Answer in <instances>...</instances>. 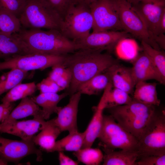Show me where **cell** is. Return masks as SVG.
<instances>
[{"label": "cell", "mask_w": 165, "mask_h": 165, "mask_svg": "<svg viewBox=\"0 0 165 165\" xmlns=\"http://www.w3.org/2000/svg\"><path fill=\"white\" fill-rule=\"evenodd\" d=\"M157 83L146 81L137 83L135 86L133 98L143 104L159 106L160 101L158 98L156 90Z\"/></svg>", "instance_id": "603a6c76"}, {"label": "cell", "mask_w": 165, "mask_h": 165, "mask_svg": "<svg viewBox=\"0 0 165 165\" xmlns=\"http://www.w3.org/2000/svg\"><path fill=\"white\" fill-rule=\"evenodd\" d=\"M165 33V11L163 13L159 21L156 35Z\"/></svg>", "instance_id": "b9f144b4"}, {"label": "cell", "mask_w": 165, "mask_h": 165, "mask_svg": "<svg viewBox=\"0 0 165 165\" xmlns=\"http://www.w3.org/2000/svg\"><path fill=\"white\" fill-rule=\"evenodd\" d=\"M84 139V132L78 131L69 133L66 136L56 141L51 152L77 151L82 148Z\"/></svg>", "instance_id": "484cf974"}, {"label": "cell", "mask_w": 165, "mask_h": 165, "mask_svg": "<svg viewBox=\"0 0 165 165\" xmlns=\"http://www.w3.org/2000/svg\"><path fill=\"white\" fill-rule=\"evenodd\" d=\"M66 55L33 53L20 55L6 61H0V71L12 68L28 72L43 70L57 64H63Z\"/></svg>", "instance_id": "9c48e42d"}, {"label": "cell", "mask_w": 165, "mask_h": 165, "mask_svg": "<svg viewBox=\"0 0 165 165\" xmlns=\"http://www.w3.org/2000/svg\"><path fill=\"white\" fill-rule=\"evenodd\" d=\"M72 79L71 72L68 68H66L63 74L55 82L63 90L69 87Z\"/></svg>", "instance_id": "8d00e7d4"}, {"label": "cell", "mask_w": 165, "mask_h": 165, "mask_svg": "<svg viewBox=\"0 0 165 165\" xmlns=\"http://www.w3.org/2000/svg\"><path fill=\"white\" fill-rule=\"evenodd\" d=\"M30 116L34 117H42V110L30 98L25 97L14 108L8 117L2 123H6L24 118Z\"/></svg>", "instance_id": "44dd1931"}, {"label": "cell", "mask_w": 165, "mask_h": 165, "mask_svg": "<svg viewBox=\"0 0 165 165\" xmlns=\"http://www.w3.org/2000/svg\"><path fill=\"white\" fill-rule=\"evenodd\" d=\"M132 72L136 84L140 82L154 79L165 84L159 71L147 55L143 51L131 61Z\"/></svg>", "instance_id": "2e32d148"}, {"label": "cell", "mask_w": 165, "mask_h": 165, "mask_svg": "<svg viewBox=\"0 0 165 165\" xmlns=\"http://www.w3.org/2000/svg\"><path fill=\"white\" fill-rule=\"evenodd\" d=\"M68 95V94L66 92L60 94L55 93H41L30 98L42 107L43 116L45 120L48 119L52 114L56 113L58 104Z\"/></svg>", "instance_id": "7402d4cb"}, {"label": "cell", "mask_w": 165, "mask_h": 165, "mask_svg": "<svg viewBox=\"0 0 165 165\" xmlns=\"http://www.w3.org/2000/svg\"><path fill=\"white\" fill-rule=\"evenodd\" d=\"M40 130L39 133L33 137L32 141L35 145L39 146L46 152H51L57 138L62 131L53 119L44 121Z\"/></svg>", "instance_id": "d6986e66"}, {"label": "cell", "mask_w": 165, "mask_h": 165, "mask_svg": "<svg viewBox=\"0 0 165 165\" xmlns=\"http://www.w3.org/2000/svg\"><path fill=\"white\" fill-rule=\"evenodd\" d=\"M28 54L30 53L27 49L13 34L8 36L0 34V60Z\"/></svg>", "instance_id": "ffe728a7"}, {"label": "cell", "mask_w": 165, "mask_h": 165, "mask_svg": "<svg viewBox=\"0 0 165 165\" xmlns=\"http://www.w3.org/2000/svg\"><path fill=\"white\" fill-rule=\"evenodd\" d=\"M131 5L150 33L153 37L156 35L159 21L165 11V0H143Z\"/></svg>", "instance_id": "4fadbf2b"}, {"label": "cell", "mask_w": 165, "mask_h": 165, "mask_svg": "<svg viewBox=\"0 0 165 165\" xmlns=\"http://www.w3.org/2000/svg\"><path fill=\"white\" fill-rule=\"evenodd\" d=\"M93 25L90 5L77 0L67 9L62 18L59 31L74 42L85 38Z\"/></svg>", "instance_id": "277c9868"}, {"label": "cell", "mask_w": 165, "mask_h": 165, "mask_svg": "<svg viewBox=\"0 0 165 165\" xmlns=\"http://www.w3.org/2000/svg\"><path fill=\"white\" fill-rule=\"evenodd\" d=\"M103 150L105 152L103 165H137V161L140 157L138 151Z\"/></svg>", "instance_id": "cb8c5ba5"}, {"label": "cell", "mask_w": 165, "mask_h": 165, "mask_svg": "<svg viewBox=\"0 0 165 165\" xmlns=\"http://www.w3.org/2000/svg\"><path fill=\"white\" fill-rule=\"evenodd\" d=\"M98 138L103 149L138 151L139 141L119 124L110 115H104Z\"/></svg>", "instance_id": "8992f818"}, {"label": "cell", "mask_w": 165, "mask_h": 165, "mask_svg": "<svg viewBox=\"0 0 165 165\" xmlns=\"http://www.w3.org/2000/svg\"><path fill=\"white\" fill-rule=\"evenodd\" d=\"M26 47L30 53H39L64 55L76 50L75 42L57 29L22 28L13 34Z\"/></svg>", "instance_id": "7a4b0ae2"}, {"label": "cell", "mask_w": 165, "mask_h": 165, "mask_svg": "<svg viewBox=\"0 0 165 165\" xmlns=\"http://www.w3.org/2000/svg\"><path fill=\"white\" fill-rule=\"evenodd\" d=\"M90 7L93 19V32L123 30L113 0H98Z\"/></svg>", "instance_id": "30bf717a"}, {"label": "cell", "mask_w": 165, "mask_h": 165, "mask_svg": "<svg viewBox=\"0 0 165 165\" xmlns=\"http://www.w3.org/2000/svg\"><path fill=\"white\" fill-rule=\"evenodd\" d=\"M113 87L123 90L133 95L136 83L131 68L116 64L108 69Z\"/></svg>", "instance_id": "ac0fdd59"}, {"label": "cell", "mask_w": 165, "mask_h": 165, "mask_svg": "<svg viewBox=\"0 0 165 165\" xmlns=\"http://www.w3.org/2000/svg\"><path fill=\"white\" fill-rule=\"evenodd\" d=\"M58 152V160L61 165H77L78 163L66 155L63 152Z\"/></svg>", "instance_id": "ab89813d"}, {"label": "cell", "mask_w": 165, "mask_h": 165, "mask_svg": "<svg viewBox=\"0 0 165 165\" xmlns=\"http://www.w3.org/2000/svg\"><path fill=\"white\" fill-rule=\"evenodd\" d=\"M84 2L90 5L98 0H83Z\"/></svg>", "instance_id": "7bdbcfd3"}, {"label": "cell", "mask_w": 165, "mask_h": 165, "mask_svg": "<svg viewBox=\"0 0 165 165\" xmlns=\"http://www.w3.org/2000/svg\"><path fill=\"white\" fill-rule=\"evenodd\" d=\"M37 90L41 93H55L62 90L57 84L49 76L36 84Z\"/></svg>", "instance_id": "836d02e7"}, {"label": "cell", "mask_w": 165, "mask_h": 165, "mask_svg": "<svg viewBox=\"0 0 165 165\" xmlns=\"http://www.w3.org/2000/svg\"><path fill=\"white\" fill-rule=\"evenodd\" d=\"M131 5L136 3L143 0H127Z\"/></svg>", "instance_id": "ee69618b"}, {"label": "cell", "mask_w": 165, "mask_h": 165, "mask_svg": "<svg viewBox=\"0 0 165 165\" xmlns=\"http://www.w3.org/2000/svg\"><path fill=\"white\" fill-rule=\"evenodd\" d=\"M90 50H79L66 55L63 63L70 70L72 79L67 92L72 95L79 87L94 76L118 63L109 53Z\"/></svg>", "instance_id": "6da1fadb"}, {"label": "cell", "mask_w": 165, "mask_h": 165, "mask_svg": "<svg viewBox=\"0 0 165 165\" xmlns=\"http://www.w3.org/2000/svg\"><path fill=\"white\" fill-rule=\"evenodd\" d=\"M81 94L79 92L75 93L70 96L66 105L58 107L56 113L57 116L53 119L62 132L66 131L71 133L78 131L77 115Z\"/></svg>", "instance_id": "5bb4252c"}, {"label": "cell", "mask_w": 165, "mask_h": 165, "mask_svg": "<svg viewBox=\"0 0 165 165\" xmlns=\"http://www.w3.org/2000/svg\"><path fill=\"white\" fill-rule=\"evenodd\" d=\"M28 75V72L16 68L10 69L0 76V96L8 92Z\"/></svg>", "instance_id": "4316f807"}, {"label": "cell", "mask_w": 165, "mask_h": 165, "mask_svg": "<svg viewBox=\"0 0 165 165\" xmlns=\"http://www.w3.org/2000/svg\"><path fill=\"white\" fill-rule=\"evenodd\" d=\"M155 106L143 104L133 99L128 104L107 109L115 120L139 141L157 113Z\"/></svg>", "instance_id": "3957f363"}, {"label": "cell", "mask_w": 165, "mask_h": 165, "mask_svg": "<svg viewBox=\"0 0 165 165\" xmlns=\"http://www.w3.org/2000/svg\"><path fill=\"white\" fill-rule=\"evenodd\" d=\"M73 154L79 161L86 165H98L103 161L104 155L99 148H82Z\"/></svg>", "instance_id": "f546056e"}, {"label": "cell", "mask_w": 165, "mask_h": 165, "mask_svg": "<svg viewBox=\"0 0 165 165\" xmlns=\"http://www.w3.org/2000/svg\"><path fill=\"white\" fill-rule=\"evenodd\" d=\"M130 94L119 89L114 87L109 91L106 108L128 104L133 100Z\"/></svg>", "instance_id": "1f68e13d"}, {"label": "cell", "mask_w": 165, "mask_h": 165, "mask_svg": "<svg viewBox=\"0 0 165 165\" xmlns=\"http://www.w3.org/2000/svg\"><path fill=\"white\" fill-rule=\"evenodd\" d=\"M43 118L34 117L32 119L13 121L0 124V133H6L20 138L21 140L32 141L35 134L41 130Z\"/></svg>", "instance_id": "9a60e30c"}, {"label": "cell", "mask_w": 165, "mask_h": 165, "mask_svg": "<svg viewBox=\"0 0 165 165\" xmlns=\"http://www.w3.org/2000/svg\"><path fill=\"white\" fill-rule=\"evenodd\" d=\"M19 19L22 28L60 30L62 19L45 0H26Z\"/></svg>", "instance_id": "5b68a950"}, {"label": "cell", "mask_w": 165, "mask_h": 165, "mask_svg": "<svg viewBox=\"0 0 165 165\" xmlns=\"http://www.w3.org/2000/svg\"><path fill=\"white\" fill-rule=\"evenodd\" d=\"M62 18L69 7L77 0H45Z\"/></svg>", "instance_id": "e575fe53"}, {"label": "cell", "mask_w": 165, "mask_h": 165, "mask_svg": "<svg viewBox=\"0 0 165 165\" xmlns=\"http://www.w3.org/2000/svg\"><path fill=\"white\" fill-rule=\"evenodd\" d=\"M107 69L81 84L77 92L81 94L91 95L97 94L104 90L108 84L112 83Z\"/></svg>", "instance_id": "d4e9b609"}, {"label": "cell", "mask_w": 165, "mask_h": 165, "mask_svg": "<svg viewBox=\"0 0 165 165\" xmlns=\"http://www.w3.org/2000/svg\"><path fill=\"white\" fill-rule=\"evenodd\" d=\"M8 162L0 158V165H7Z\"/></svg>", "instance_id": "f6af8a7d"}, {"label": "cell", "mask_w": 165, "mask_h": 165, "mask_svg": "<svg viewBox=\"0 0 165 165\" xmlns=\"http://www.w3.org/2000/svg\"><path fill=\"white\" fill-rule=\"evenodd\" d=\"M127 31L109 30L93 32L84 38L75 42L76 50H90L112 51L122 40L129 37Z\"/></svg>", "instance_id": "8fae6325"}, {"label": "cell", "mask_w": 165, "mask_h": 165, "mask_svg": "<svg viewBox=\"0 0 165 165\" xmlns=\"http://www.w3.org/2000/svg\"><path fill=\"white\" fill-rule=\"evenodd\" d=\"M114 5L123 30L143 41L157 50L160 49L152 36L127 0H113Z\"/></svg>", "instance_id": "52a82bcc"}, {"label": "cell", "mask_w": 165, "mask_h": 165, "mask_svg": "<svg viewBox=\"0 0 165 165\" xmlns=\"http://www.w3.org/2000/svg\"><path fill=\"white\" fill-rule=\"evenodd\" d=\"M15 106L14 102H2L0 104V124L8 117Z\"/></svg>", "instance_id": "74e56055"}, {"label": "cell", "mask_w": 165, "mask_h": 165, "mask_svg": "<svg viewBox=\"0 0 165 165\" xmlns=\"http://www.w3.org/2000/svg\"><path fill=\"white\" fill-rule=\"evenodd\" d=\"M37 90L34 82L20 83L6 93L2 99V102L13 103L33 94Z\"/></svg>", "instance_id": "83f0119b"}, {"label": "cell", "mask_w": 165, "mask_h": 165, "mask_svg": "<svg viewBox=\"0 0 165 165\" xmlns=\"http://www.w3.org/2000/svg\"><path fill=\"white\" fill-rule=\"evenodd\" d=\"M138 152L140 157L165 154L164 111L156 113L146 133L139 141Z\"/></svg>", "instance_id": "ba28073f"}, {"label": "cell", "mask_w": 165, "mask_h": 165, "mask_svg": "<svg viewBox=\"0 0 165 165\" xmlns=\"http://www.w3.org/2000/svg\"><path fill=\"white\" fill-rule=\"evenodd\" d=\"M153 39L160 49L163 50L165 48V35L164 34H160L153 36Z\"/></svg>", "instance_id": "60d3db41"}, {"label": "cell", "mask_w": 165, "mask_h": 165, "mask_svg": "<svg viewBox=\"0 0 165 165\" xmlns=\"http://www.w3.org/2000/svg\"><path fill=\"white\" fill-rule=\"evenodd\" d=\"M31 154L37 161L42 160V153L32 141L13 140L0 136V158L7 162L18 163L23 158Z\"/></svg>", "instance_id": "7c38bea8"}, {"label": "cell", "mask_w": 165, "mask_h": 165, "mask_svg": "<svg viewBox=\"0 0 165 165\" xmlns=\"http://www.w3.org/2000/svg\"><path fill=\"white\" fill-rule=\"evenodd\" d=\"M165 154L162 156L150 155L141 157L137 165H165Z\"/></svg>", "instance_id": "d590c367"}, {"label": "cell", "mask_w": 165, "mask_h": 165, "mask_svg": "<svg viewBox=\"0 0 165 165\" xmlns=\"http://www.w3.org/2000/svg\"><path fill=\"white\" fill-rule=\"evenodd\" d=\"M22 28L19 19L9 12L0 9V34L11 36Z\"/></svg>", "instance_id": "f1b7e54d"}, {"label": "cell", "mask_w": 165, "mask_h": 165, "mask_svg": "<svg viewBox=\"0 0 165 165\" xmlns=\"http://www.w3.org/2000/svg\"><path fill=\"white\" fill-rule=\"evenodd\" d=\"M112 87V84L110 83L104 90L103 95L95 108L92 117L84 132L85 139L82 148L91 147L96 139L98 138L102 126L103 112L106 108L108 94Z\"/></svg>", "instance_id": "e0dca14e"}, {"label": "cell", "mask_w": 165, "mask_h": 165, "mask_svg": "<svg viewBox=\"0 0 165 165\" xmlns=\"http://www.w3.org/2000/svg\"><path fill=\"white\" fill-rule=\"evenodd\" d=\"M143 52L149 57L165 81V53L163 51L152 47L145 42L141 41Z\"/></svg>", "instance_id": "4dcf8cb0"}, {"label": "cell", "mask_w": 165, "mask_h": 165, "mask_svg": "<svg viewBox=\"0 0 165 165\" xmlns=\"http://www.w3.org/2000/svg\"><path fill=\"white\" fill-rule=\"evenodd\" d=\"M26 0H0V9L14 14L19 18Z\"/></svg>", "instance_id": "d6a6232c"}, {"label": "cell", "mask_w": 165, "mask_h": 165, "mask_svg": "<svg viewBox=\"0 0 165 165\" xmlns=\"http://www.w3.org/2000/svg\"><path fill=\"white\" fill-rule=\"evenodd\" d=\"M52 68L48 76L56 82L63 74L66 67L63 63L55 65Z\"/></svg>", "instance_id": "f35d334b"}]
</instances>
